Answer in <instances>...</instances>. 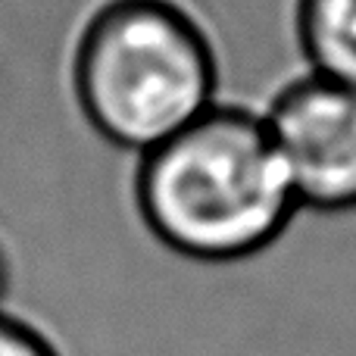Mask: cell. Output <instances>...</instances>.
I'll return each mask as SVG.
<instances>
[{"label":"cell","instance_id":"obj_1","mask_svg":"<svg viewBox=\"0 0 356 356\" xmlns=\"http://www.w3.org/2000/svg\"><path fill=\"white\" fill-rule=\"evenodd\" d=\"M135 203L154 238L194 263L253 257L297 209L266 122L238 106H213L147 150Z\"/></svg>","mask_w":356,"mask_h":356},{"label":"cell","instance_id":"obj_2","mask_svg":"<svg viewBox=\"0 0 356 356\" xmlns=\"http://www.w3.org/2000/svg\"><path fill=\"white\" fill-rule=\"evenodd\" d=\"M72 85L91 129L144 156L213 110L219 66L181 3L104 0L75 44Z\"/></svg>","mask_w":356,"mask_h":356},{"label":"cell","instance_id":"obj_3","mask_svg":"<svg viewBox=\"0 0 356 356\" xmlns=\"http://www.w3.org/2000/svg\"><path fill=\"white\" fill-rule=\"evenodd\" d=\"M297 207H356V88L297 79L263 116Z\"/></svg>","mask_w":356,"mask_h":356},{"label":"cell","instance_id":"obj_4","mask_svg":"<svg viewBox=\"0 0 356 356\" xmlns=\"http://www.w3.org/2000/svg\"><path fill=\"white\" fill-rule=\"evenodd\" d=\"M297 38L313 75L356 88V0H297Z\"/></svg>","mask_w":356,"mask_h":356},{"label":"cell","instance_id":"obj_5","mask_svg":"<svg viewBox=\"0 0 356 356\" xmlns=\"http://www.w3.org/2000/svg\"><path fill=\"white\" fill-rule=\"evenodd\" d=\"M0 356H60L50 338L16 313H0Z\"/></svg>","mask_w":356,"mask_h":356},{"label":"cell","instance_id":"obj_6","mask_svg":"<svg viewBox=\"0 0 356 356\" xmlns=\"http://www.w3.org/2000/svg\"><path fill=\"white\" fill-rule=\"evenodd\" d=\"M6 294H10V259H6L3 247H0V313H3Z\"/></svg>","mask_w":356,"mask_h":356}]
</instances>
